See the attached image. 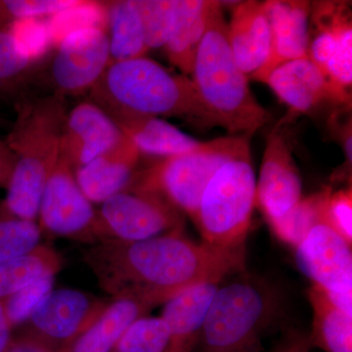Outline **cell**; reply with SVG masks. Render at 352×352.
Masks as SVG:
<instances>
[{"label": "cell", "mask_w": 352, "mask_h": 352, "mask_svg": "<svg viewBox=\"0 0 352 352\" xmlns=\"http://www.w3.org/2000/svg\"><path fill=\"white\" fill-rule=\"evenodd\" d=\"M83 259L112 298L144 296L164 305L190 287L244 271L245 248L198 244L173 232L136 242L104 241L89 248Z\"/></svg>", "instance_id": "cell-1"}, {"label": "cell", "mask_w": 352, "mask_h": 352, "mask_svg": "<svg viewBox=\"0 0 352 352\" xmlns=\"http://www.w3.org/2000/svg\"><path fill=\"white\" fill-rule=\"evenodd\" d=\"M90 97L111 118H175L199 131L221 127L204 105L191 78L173 73L146 56L109 65Z\"/></svg>", "instance_id": "cell-2"}, {"label": "cell", "mask_w": 352, "mask_h": 352, "mask_svg": "<svg viewBox=\"0 0 352 352\" xmlns=\"http://www.w3.org/2000/svg\"><path fill=\"white\" fill-rule=\"evenodd\" d=\"M66 97L52 94L21 104L6 139L15 156L0 219H38L46 183L60 159Z\"/></svg>", "instance_id": "cell-3"}, {"label": "cell", "mask_w": 352, "mask_h": 352, "mask_svg": "<svg viewBox=\"0 0 352 352\" xmlns=\"http://www.w3.org/2000/svg\"><path fill=\"white\" fill-rule=\"evenodd\" d=\"M221 1H214L191 78L206 108L229 135H254L271 115L256 101L227 38Z\"/></svg>", "instance_id": "cell-4"}, {"label": "cell", "mask_w": 352, "mask_h": 352, "mask_svg": "<svg viewBox=\"0 0 352 352\" xmlns=\"http://www.w3.org/2000/svg\"><path fill=\"white\" fill-rule=\"evenodd\" d=\"M220 283L199 337L198 352H261L279 296L263 279L241 272Z\"/></svg>", "instance_id": "cell-5"}, {"label": "cell", "mask_w": 352, "mask_h": 352, "mask_svg": "<svg viewBox=\"0 0 352 352\" xmlns=\"http://www.w3.org/2000/svg\"><path fill=\"white\" fill-rule=\"evenodd\" d=\"M256 191L249 145L220 166L204 191L193 219L203 242L222 249L245 248Z\"/></svg>", "instance_id": "cell-6"}, {"label": "cell", "mask_w": 352, "mask_h": 352, "mask_svg": "<svg viewBox=\"0 0 352 352\" xmlns=\"http://www.w3.org/2000/svg\"><path fill=\"white\" fill-rule=\"evenodd\" d=\"M251 135H228L201 143L193 151L164 157L138 171L127 188L161 197L194 219L206 187L214 173L250 145ZM126 188V189H127Z\"/></svg>", "instance_id": "cell-7"}, {"label": "cell", "mask_w": 352, "mask_h": 352, "mask_svg": "<svg viewBox=\"0 0 352 352\" xmlns=\"http://www.w3.org/2000/svg\"><path fill=\"white\" fill-rule=\"evenodd\" d=\"M108 302L76 289H53L14 338L54 351H71Z\"/></svg>", "instance_id": "cell-8"}, {"label": "cell", "mask_w": 352, "mask_h": 352, "mask_svg": "<svg viewBox=\"0 0 352 352\" xmlns=\"http://www.w3.org/2000/svg\"><path fill=\"white\" fill-rule=\"evenodd\" d=\"M38 219L43 232L56 237L91 245L106 241L98 210L78 186L75 170L61 157L43 190Z\"/></svg>", "instance_id": "cell-9"}, {"label": "cell", "mask_w": 352, "mask_h": 352, "mask_svg": "<svg viewBox=\"0 0 352 352\" xmlns=\"http://www.w3.org/2000/svg\"><path fill=\"white\" fill-rule=\"evenodd\" d=\"M307 57L340 94L351 98L352 21L347 2H312Z\"/></svg>", "instance_id": "cell-10"}, {"label": "cell", "mask_w": 352, "mask_h": 352, "mask_svg": "<svg viewBox=\"0 0 352 352\" xmlns=\"http://www.w3.org/2000/svg\"><path fill=\"white\" fill-rule=\"evenodd\" d=\"M300 270L320 287L329 300L352 316L351 245L318 221L296 247Z\"/></svg>", "instance_id": "cell-11"}, {"label": "cell", "mask_w": 352, "mask_h": 352, "mask_svg": "<svg viewBox=\"0 0 352 352\" xmlns=\"http://www.w3.org/2000/svg\"><path fill=\"white\" fill-rule=\"evenodd\" d=\"M106 241L136 242L182 232V214L161 197L126 189L102 203L98 210Z\"/></svg>", "instance_id": "cell-12"}, {"label": "cell", "mask_w": 352, "mask_h": 352, "mask_svg": "<svg viewBox=\"0 0 352 352\" xmlns=\"http://www.w3.org/2000/svg\"><path fill=\"white\" fill-rule=\"evenodd\" d=\"M110 64L107 32L97 25L76 28L58 45L50 65L54 92L66 97L91 91Z\"/></svg>", "instance_id": "cell-13"}, {"label": "cell", "mask_w": 352, "mask_h": 352, "mask_svg": "<svg viewBox=\"0 0 352 352\" xmlns=\"http://www.w3.org/2000/svg\"><path fill=\"white\" fill-rule=\"evenodd\" d=\"M300 171L286 138L276 129L268 134L258 182L256 205L268 222L285 217L296 207L302 195Z\"/></svg>", "instance_id": "cell-14"}, {"label": "cell", "mask_w": 352, "mask_h": 352, "mask_svg": "<svg viewBox=\"0 0 352 352\" xmlns=\"http://www.w3.org/2000/svg\"><path fill=\"white\" fill-rule=\"evenodd\" d=\"M264 83L289 109L288 117L278 126L296 116L314 112L324 104L336 108L351 106V99L340 94L308 57L281 65L271 72Z\"/></svg>", "instance_id": "cell-15"}, {"label": "cell", "mask_w": 352, "mask_h": 352, "mask_svg": "<svg viewBox=\"0 0 352 352\" xmlns=\"http://www.w3.org/2000/svg\"><path fill=\"white\" fill-rule=\"evenodd\" d=\"M126 135L103 109L92 101L69 111L62 131L60 157L73 168H82L119 145Z\"/></svg>", "instance_id": "cell-16"}, {"label": "cell", "mask_w": 352, "mask_h": 352, "mask_svg": "<svg viewBox=\"0 0 352 352\" xmlns=\"http://www.w3.org/2000/svg\"><path fill=\"white\" fill-rule=\"evenodd\" d=\"M264 2L271 29L270 57L250 80L265 82L271 72L288 62L307 57L311 2L268 0Z\"/></svg>", "instance_id": "cell-17"}, {"label": "cell", "mask_w": 352, "mask_h": 352, "mask_svg": "<svg viewBox=\"0 0 352 352\" xmlns=\"http://www.w3.org/2000/svg\"><path fill=\"white\" fill-rule=\"evenodd\" d=\"M227 38L236 63L250 80L270 57L271 29L264 2H237L227 24Z\"/></svg>", "instance_id": "cell-18"}, {"label": "cell", "mask_w": 352, "mask_h": 352, "mask_svg": "<svg viewBox=\"0 0 352 352\" xmlns=\"http://www.w3.org/2000/svg\"><path fill=\"white\" fill-rule=\"evenodd\" d=\"M140 156L126 136L119 145L76 170V182L92 204L104 203L131 185Z\"/></svg>", "instance_id": "cell-19"}, {"label": "cell", "mask_w": 352, "mask_h": 352, "mask_svg": "<svg viewBox=\"0 0 352 352\" xmlns=\"http://www.w3.org/2000/svg\"><path fill=\"white\" fill-rule=\"evenodd\" d=\"M222 281L190 287L164 303L161 317L170 328L171 352H191L195 349L208 309Z\"/></svg>", "instance_id": "cell-20"}, {"label": "cell", "mask_w": 352, "mask_h": 352, "mask_svg": "<svg viewBox=\"0 0 352 352\" xmlns=\"http://www.w3.org/2000/svg\"><path fill=\"white\" fill-rule=\"evenodd\" d=\"M163 305L144 296L112 298L94 323L78 338L71 352H113L116 344L134 321Z\"/></svg>", "instance_id": "cell-21"}, {"label": "cell", "mask_w": 352, "mask_h": 352, "mask_svg": "<svg viewBox=\"0 0 352 352\" xmlns=\"http://www.w3.org/2000/svg\"><path fill=\"white\" fill-rule=\"evenodd\" d=\"M214 0H176L175 18L168 43V61L183 76H191Z\"/></svg>", "instance_id": "cell-22"}, {"label": "cell", "mask_w": 352, "mask_h": 352, "mask_svg": "<svg viewBox=\"0 0 352 352\" xmlns=\"http://www.w3.org/2000/svg\"><path fill=\"white\" fill-rule=\"evenodd\" d=\"M111 119L141 155L164 159L193 151L203 143L161 118L120 116Z\"/></svg>", "instance_id": "cell-23"}, {"label": "cell", "mask_w": 352, "mask_h": 352, "mask_svg": "<svg viewBox=\"0 0 352 352\" xmlns=\"http://www.w3.org/2000/svg\"><path fill=\"white\" fill-rule=\"evenodd\" d=\"M314 308L310 342L327 352H352V316L336 307L325 292L314 285L309 289Z\"/></svg>", "instance_id": "cell-24"}, {"label": "cell", "mask_w": 352, "mask_h": 352, "mask_svg": "<svg viewBox=\"0 0 352 352\" xmlns=\"http://www.w3.org/2000/svg\"><path fill=\"white\" fill-rule=\"evenodd\" d=\"M107 13L110 25V64L145 57L150 50L146 45L136 0L110 2Z\"/></svg>", "instance_id": "cell-25"}, {"label": "cell", "mask_w": 352, "mask_h": 352, "mask_svg": "<svg viewBox=\"0 0 352 352\" xmlns=\"http://www.w3.org/2000/svg\"><path fill=\"white\" fill-rule=\"evenodd\" d=\"M62 266L59 252L45 245L22 258L0 261V300L38 278L56 275Z\"/></svg>", "instance_id": "cell-26"}, {"label": "cell", "mask_w": 352, "mask_h": 352, "mask_svg": "<svg viewBox=\"0 0 352 352\" xmlns=\"http://www.w3.org/2000/svg\"><path fill=\"white\" fill-rule=\"evenodd\" d=\"M34 64L29 46L10 28L0 29V94H10L25 82Z\"/></svg>", "instance_id": "cell-27"}, {"label": "cell", "mask_w": 352, "mask_h": 352, "mask_svg": "<svg viewBox=\"0 0 352 352\" xmlns=\"http://www.w3.org/2000/svg\"><path fill=\"white\" fill-rule=\"evenodd\" d=\"M113 352H171L170 328L162 317H141L127 328Z\"/></svg>", "instance_id": "cell-28"}, {"label": "cell", "mask_w": 352, "mask_h": 352, "mask_svg": "<svg viewBox=\"0 0 352 352\" xmlns=\"http://www.w3.org/2000/svg\"><path fill=\"white\" fill-rule=\"evenodd\" d=\"M82 0H0V29L89 6Z\"/></svg>", "instance_id": "cell-29"}, {"label": "cell", "mask_w": 352, "mask_h": 352, "mask_svg": "<svg viewBox=\"0 0 352 352\" xmlns=\"http://www.w3.org/2000/svg\"><path fill=\"white\" fill-rule=\"evenodd\" d=\"M41 227L36 220L0 219V261L22 258L41 245Z\"/></svg>", "instance_id": "cell-30"}, {"label": "cell", "mask_w": 352, "mask_h": 352, "mask_svg": "<svg viewBox=\"0 0 352 352\" xmlns=\"http://www.w3.org/2000/svg\"><path fill=\"white\" fill-rule=\"evenodd\" d=\"M148 50L164 47L170 38L176 0H136Z\"/></svg>", "instance_id": "cell-31"}, {"label": "cell", "mask_w": 352, "mask_h": 352, "mask_svg": "<svg viewBox=\"0 0 352 352\" xmlns=\"http://www.w3.org/2000/svg\"><path fill=\"white\" fill-rule=\"evenodd\" d=\"M319 200L320 192L302 199L285 217L271 222L277 237L295 248L300 244L309 229L319 221Z\"/></svg>", "instance_id": "cell-32"}, {"label": "cell", "mask_w": 352, "mask_h": 352, "mask_svg": "<svg viewBox=\"0 0 352 352\" xmlns=\"http://www.w3.org/2000/svg\"><path fill=\"white\" fill-rule=\"evenodd\" d=\"M55 276L48 275L25 285L3 300L7 319L13 331L20 327L54 289Z\"/></svg>", "instance_id": "cell-33"}, {"label": "cell", "mask_w": 352, "mask_h": 352, "mask_svg": "<svg viewBox=\"0 0 352 352\" xmlns=\"http://www.w3.org/2000/svg\"><path fill=\"white\" fill-rule=\"evenodd\" d=\"M319 221L339 233L349 244L352 242V192L349 188L333 192L326 188L320 192Z\"/></svg>", "instance_id": "cell-34"}, {"label": "cell", "mask_w": 352, "mask_h": 352, "mask_svg": "<svg viewBox=\"0 0 352 352\" xmlns=\"http://www.w3.org/2000/svg\"><path fill=\"white\" fill-rule=\"evenodd\" d=\"M351 107L338 108L333 110L328 119L329 131L333 139L339 143L344 152L346 162L342 164V170L338 171L336 177L338 179H351L352 168V127H351Z\"/></svg>", "instance_id": "cell-35"}, {"label": "cell", "mask_w": 352, "mask_h": 352, "mask_svg": "<svg viewBox=\"0 0 352 352\" xmlns=\"http://www.w3.org/2000/svg\"><path fill=\"white\" fill-rule=\"evenodd\" d=\"M311 342L308 336L300 333H292L272 352H309Z\"/></svg>", "instance_id": "cell-36"}, {"label": "cell", "mask_w": 352, "mask_h": 352, "mask_svg": "<svg viewBox=\"0 0 352 352\" xmlns=\"http://www.w3.org/2000/svg\"><path fill=\"white\" fill-rule=\"evenodd\" d=\"M15 166V156L6 141L0 139V187L6 188Z\"/></svg>", "instance_id": "cell-37"}, {"label": "cell", "mask_w": 352, "mask_h": 352, "mask_svg": "<svg viewBox=\"0 0 352 352\" xmlns=\"http://www.w3.org/2000/svg\"><path fill=\"white\" fill-rule=\"evenodd\" d=\"M14 339V331L7 319L3 300H0V352H7Z\"/></svg>", "instance_id": "cell-38"}, {"label": "cell", "mask_w": 352, "mask_h": 352, "mask_svg": "<svg viewBox=\"0 0 352 352\" xmlns=\"http://www.w3.org/2000/svg\"><path fill=\"white\" fill-rule=\"evenodd\" d=\"M7 352H71L66 351H54L45 349L38 344H32V342H27V340L17 339L14 338L12 344Z\"/></svg>", "instance_id": "cell-39"}]
</instances>
